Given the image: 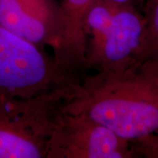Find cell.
<instances>
[{"label":"cell","mask_w":158,"mask_h":158,"mask_svg":"<svg viewBox=\"0 0 158 158\" xmlns=\"http://www.w3.org/2000/svg\"><path fill=\"white\" fill-rule=\"evenodd\" d=\"M61 109L84 115L130 142L158 134V85L142 68L97 71L80 79L68 88Z\"/></svg>","instance_id":"1"},{"label":"cell","mask_w":158,"mask_h":158,"mask_svg":"<svg viewBox=\"0 0 158 158\" xmlns=\"http://www.w3.org/2000/svg\"><path fill=\"white\" fill-rule=\"evenodd\" d=\"M66 91L67 87L28 98L0 91V158H46Z\"/></svg>","instance_id":"2"},{"label":"cell","mask_w":158,"mask_h":158,"mask_svg":"<svg viewBox=\"0 0 158 158\" xmlns=\"http://www.w3.org/2000/svg\"><path fill=\"white\" fill-rule=\"evenodd\" d=\"M58 67L44 49L0 24V91L18 98H34L78 83Z\"/></svg>","instance_id":"3"},{"label":"cell","mask_w":158,"mask_h":158,"mask_svg":"<svg viewBox=\"0 0 158 158\" xmlns=\"http://www.w3.org/2000/svg\"><path fill=\"white\" fill-rule=\"evenodd\" d=\"M130 141L80 114L57 113L46 158H133Z\"/></svg>","instance_id":"4"},{"label":"cell","mask_w":158,"mask_h":158,"mask_svg":"<svg viewBox=\"0 0 158 158\" xmlns=\"http://www.w3.org/2000/svg\"><path fill=\"white\" fill-rule=\"evenodd\" d=\"M146 37L143 11L118 5L94 69L124 73L141 68Z\"/></svg>","instance_id":"5"},{"label":"cell","mask_w":158,"mask_h":158,"mask_svg":"<svg viewBox=\"0 0 158 158\" xmlns=\"http://www.w3.org/2000/svg\"><path fill=\"white\" fill-rule=\"evenodd\" d=\"M97 0H62L59 6L60 27L54 59L64 73L80 80L79 75L87 69V38L85 21Z\"/></svg>","instance_id":"6"},{"label":"cell","mask_w":158,"mask_h":158,"mask_svg":"<svg viewBox=\"0 0 158 158\" xmlns=\"http://www.w3.org/2000/svg\"><path fill=\"white\" fill-rule=\"evenodd\" d=\"M0 24L41 49L46 46L54 48L56 43L54 32L26 11L19 0H0Z\"/></svg>","instance_id":"7"},{"label":"cell","mask_w":158,"mask_h":158,"mask_svg":"<svg viewBox=\"0 0 158 158\" xmlns=\"http://www.w3.org/2000/svg\"><path fill=\"white\" fill-rule=\"evenodd\" d=\"M146 37L141 68L158 71V0H146L143 9Z\"/></svg>","instance_id":"8"},{"label":"cell","mask_w":158,"mask_h":158,"mask_svg":"<svg viewBox=\"0 0 158 158\" xmlns=\"http://www.w3.org/2000/svg\"><path fill=\"white\" fill-rule=\"evenodd\" d=\"M130 143L135 157L158 158V134L148 135Z\"/></svg>","instance_id":"9"},{"label":"cell","mask_w":158,"mask_h":158,"mask_svg":"<svg viewBox=\"0 0 158 158\" xmlns=\"http://www.w3.org/2000/svg\"><path fill=\"white\" fill-rule=\"evenodd\" d=\"M115 4L118 5H124V6H135L136 8L140 9L143 11L146 0H110Z\"/></svg>","instance_id":"10"},{"label":"cell","mask_w":158,"mask_h":158,"mask_svg":"<svg viewBox=\"0 0 158 158\" xmlns=\"http://www.w3.org/2000/svg\"><path fill=\"white\" fill-rule=\"evenodd\" d=\"M146 70L148 71V72L151 74L153 77H155V79H156V83H157V85H158V71H156V72H155V71H149V70H148V69H146Z\"/></svg>","instance_id":"11"}]
</instances>
